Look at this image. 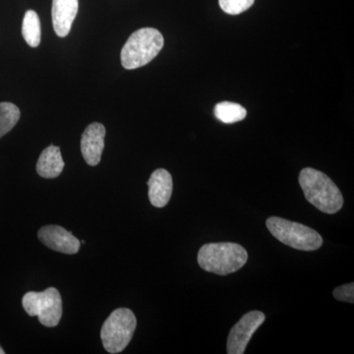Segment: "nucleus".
<instances>
[{
    "label": "nucleus",
    "mask_w": 354,
    "mask_h": 354,
    "mask_svg": "<svg viewBox=\"0 0 354 354\" xmlns=\"http://www.w3.org/2000/svg\"><path fill=\"white\" fill-rule=\"evenodd\" d=\"M299 184L310 204L326 214L337 213L344 205L341 190L322 171L306 167L299 174Z\"/></svg>",
    "instance_id": "obj_1"
},
{
    "label": "nucleus",
    "mask_w": 354,
    "mask_h": 354,
    "mask_svg": "<svg viewBox=\"0 0 354 354\" xmlns=\"http://www.w3.org/2000/svg\"><path fill=\"white\" fill-rule=\"evenodd\" d=\"M248 254L245 248L232 242L208 243L198 253V264L206 272L227 276L241 270L246 264Z\"/></svg>",
    "instance_id": "obj_2"
},
{
    "label": "nucleus",
    "mask_w": 354,
    "mask_h": 354,
    "mask_svg": "<svg viewBox=\"0 0 354 354\" xmlns=\"http://www.w3.org/2000/svg\"><path fill=\"white\" fill-rule=\"evenodd\" d=\"M164 44V37L153 28H142L133 32L121 50L122 66L128 70L145 66L157 57Z\"/></svg>",
    "instance_id": "obj_3"
},
{
    "label": "nucleus",
    "mask_w": 354,
    "mask_h": 354,
    "mask_svg": "<svg viewBox=\"0 0 354 354\" xmlns=\"http://www.w3.org/2000/svg\"><path fill=\"white\" fill-rule=\"evenodd\" d=\"M268 230L278 241L291 248L302 251H315L323 245V239L313 228L271 216L266 221Z\"/></svg>",
    "instance_id": "obj_4"
},
{
    "label": "nucleus",
    "mask_w": 354,
    "mask_h": 354,
    "mask_svg": "<svg viewBox=\"0 0 354 354\" xmlns=\"http://www.w3.org/2000/svg\"><path fill=\"white\" fill-rule=\"evenodd\" d=\"M136 326V317L131 310H114L101 330V339L104 349L109 353H120L124 351L131 342Z\"/></svg>",
    "instance_id": "obj_5"
},
{
    "label": "nucleus",
    "mask_w": 354,
    "mask_h": 354,
    "mask_svg": "<svg viewBox=\"0 0 354 354\" xmlns=\"http://www.w3.org/2000/svg\"><path fill=\"white\" fill-rule=\"evenodd\" d=\"M23 307L28 315L37 316L44 327H57L62 317V299L59 291L55 288L36 292L26 293L22 299Z\"/></svg>",
    "instance_id": "obj_6"
},
{
    "label": "nucleus",
    "mask_w": 354,
    "mask_h": 354,
    "mask_svg": "<svg viewBox=\"0 0 354 354\" xmlns=\"http://www.w3.org/2000/svg\"><path fill=\"white\" fill-rule=\"evenodd\" d=\"M266 316L261 311H251L245 314L239 323L235 324L228 335L227 349L228 354H242L247 344L261 325L265 322Z\"/></svg>",
    "instance_id": "obj_7"
},
{
    "label": "nucleus",
    "mask_w": 354,
    "mask_h": 354,
    "mask_svg": "<svg viewBox=\"0 0 354 354\" xmlns=\"http://www.w3.org/2000/svg\"><path fill=\"white\" fill-rule=\"evenodd\" d=\"M39 241L57 252L73 255L78 252L81 243L71 232L59 225H46L39 230Z\"/></svg>",
    "instance_id": "obj_8"
},
{
    "label": "nucleus",
    "mask_w": 354,
    "mask_h": 354,
    "mask_svg": "<svg viewBox=\"0 0 354 354\" xmlns=\"http://www.w3.org/2000/svg\"><path fill=\"white\" fill-rule=\"evenodd\" d=\"M106 128L102 123L94 122L86 128L81 138V152L84 160L91 167L100 164L104 149Z\"/></svg>",
    "instance_id": "obj_9"
},
{
    "label": "nucleus",
    "mask_w": 354,
    "mask_h": 354,
    "mask_svg": "<svg viewBox=\"0 0 354 354\" xmlns=\"http://www.w3.org/2000/svg\"><path fill=\"white\" fill-rule=\"evenodd\" d=\"M78 9V0H53L51 16L53 29L58 37L64 38L68 36Z\"/></svg>",
    "instance_id": "obj_10"
},
{
    "label": "nucleus",
    "mask_w": 354,
    "mask_h": 354,
    "mask_svg": "<svg viewBox=\"0 0 354 354\" xmlns=\"http://www.w3.org/2000/svg\"><path fill=\"white\" fill-rule=\"evenodd\" d=\"M149 199L156 208H164L171 200L172 194V177L164 169H158L153 172L148 181Z\"/></svg>",
    "instance_id": "obj_11"
},
{
    "label": "nucleus",
    "mask_w": 354,
    "mask_h": 354,
    "mask_svg": "<svg viewBox=\"0 0 354 354\" xmlns=\"http://www.w3.org/2000/svg\"><path fill=\"white\" fill-rule=\"evenodd\" d=\"M64 169V160L60 149L51 145L44 149L37 162V172L44 178H55L62 174Z\"/></svg>",
    "instance_id": "obj_12"
},
{
    "label": "nucleus",
    "mask_w": 354,
    "mask_h": 354,
    "mask_svg": "<svg viewBox=\"0 0 354 354\" xmlns=\"http://www.w3.org/2000/svg\"><path fill=\"white\" fill-rule=\"evenodd\" d=\"M22 35L26 43L37 48L41 43V21L34 10H28L23 19Z\"/></svg>",
    "instance_id": "obj_13"
},
{
    "label": "nucleus",
    "mask_w": 354,
    "mask_h": 354,
    "mask_svg": "<svg viewBox=\"0 0 354 354\" xmlns=\"http://www.w3.org/2000/svg\"><path fill=\"white\" fill-rule=\"evenodd\" d=\"M246 109L235 102H221L215 106L216 118L223 123L239 122L246 118Z\"/></svg>",
    "instance_id": "obj_14"
},
{
    "label": "nucleus",
    "mask_w": 354,
    "mask_h": 354,
    "mask_svg": "<svg viewBox=\"0 0 354 354\" xmlns=\"http://www.w3.org/2000/svg\"><path fill=\"white\" fill-rule=\"evenodd\" d=\"M20 109L12 102H0V138L10 132L20 120Z\"/></svg>",
    "instance_id": "obj_15"
},
{
    "label": "nucleus",
    "mask_w": 354,
    "mask_h": 354,
    "mask_svg": "<svg viewBox=\"0 0 354 354\" xmlns=\"http://www.w3.org/2000/svg\"><path fill=\"white\" fill-rule=\"evenodd\" d=\"M255 0H218L221 8L230 15H239L248 10Z\"/></svg>",
    "instance_id": "obj_16"
},
{
    "label": "nucleus",
    "mask_w": 354,
    "mask_h": 354,
    "mask_svg": "<svg viewBox=\"0 0 354 354\" xmlns=\"http://www.w3.org/2000/svg\"><path fill=\"white\" fill-rule=\"evenodd\" d=\"M334 297L339 301L348 302L353 304L354 302V283H348L339 286L334 290Z\"/></svg>",
    "instance_id": "obj_17"
},
{
    "label": "nucleus",
    "mask_w": 354,
    "mask_h": 354,
    "mask_svg": "<svg viewBox=\"0 0 354 354\" xmlns=\"http://www.w3.org/2000/svg\"><path fill=\"white\" fill-rule=\"evenodd\" d=\"M6 353V351H3V348L0 346V354H4Z\"/></svg>",
    "instance_id": "obj_18"
},
{
    "label": "nucleus",
    "mask_w": 354,
    "mask_h": 354,
    "mask_svg": "<svg viewBox=\"0 0 354 354\" xmlns=\"http://www.w3.org/2000/svg\"><path fill=\"white\" fill-rule=\"evenodd\" d=\"M81 244H85V241H82L80 242Z\"/></svg>",
    "instance_id": "obj_19"
}]
</instances>
